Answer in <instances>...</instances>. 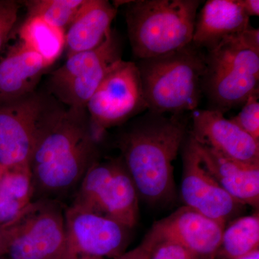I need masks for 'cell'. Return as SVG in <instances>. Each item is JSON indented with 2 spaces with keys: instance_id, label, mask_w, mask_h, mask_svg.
Listing matches in <instances>:
<instances>
[{
  "instance_id": "1",
  "label": "cell",
  "mask_w": 259,
  "mask_h": 259,
  "mask_svg": "<svg viewBox=\"0 0 259 259\" xmlns=\"http://www.w3.org/2000/svg\"><path fill=\"white\" fill-rule=\"evenodd\" d=\"M99 141L87 110L56 107L39 130L29 161L34 200L74 194L98 160Z\"/></svg>"
},
{
  "instance_id": "2",
  "label": "cell",
  "mask_w": 259,
  "mask_h": 259,
  "mask_svg": "<svg viewBox=\"0 0 259 259\" xmlns=\"http://www.w3.org/2000/svg\"><path fill=\"white\" fill-rule=\"evenodd\" d=\"M187 127L183 115L147 110L121 133V158L146 202L161 203L175 197L174 161L187 139Z\"/></svg>"
},
{
  "instance_id": "3",
  "label": "cell",
  "mask_w": 259,
  "mask_h": 259,
  "mask_svg": "<svg viewBox=\"0 0 259 259\" xmlns=\"http://www.w3.org/2000/svg\"><path fill=\"white\" fill-rule=\"evenodd\" d=\"M136 65L148 111L183 115L197 110L203 94L205 54L192 42Z\"/></svg>"
},
{
  "instance_id": "4",
  "label": "cell",
  "mask_w": 259,
  "mask_h": 259,
  "mask_svg": "<svg viewBox=\"0 0 259 259\" xmlns=\"http://www.w3.org/2000/svg\"><path fill=\"white\" fill-rule=\"evenodd\" d=\"M199 0L127 2L125 20L133 54L141 59L165 55L192 42Z\"/></svg>"
},
{
  "instance_id": "5",
  "label": "cell",
  "mask_w": 259,
  "mask_h": 259,
  "mask_svg": "<svg viewBox=\"0 0 259 259\" xmlns=\"http://www.w3.org/2000/svg\"><path fill=\"white\" fill-rule=\"evenodd\" d=\"M205 62L202 91L211 110L224 114L259 94V50L248 44L244 32L207 52Z\"/></svg>"
},
{
  "instance_id": "6",
  "label": "cell",
  "mask_w": 259,
  "mask_h": 259,
  "mask_svg": "<svg viewBox=\"0 0 259 259\" xmlns=\"http://www.w3.org/2000/svg\"><path fill=\"white\" fill-rule=\"evenodd\" d=\"M139 194L122 158L97 160L76 189L70 205L134 228Z\"/></svg>"
},
{
  "instance_id": "7",
  "label": "cell",
  "mask_w": 259,
  "mask_h": 259,
  "mask_svg": "<svg viewBox=\"0 0 259 259\" xmlns=\"http://www.w3.org/2000/svg\"><path fill=\"white\" fill-rule=\"evenodd\" d=\"M64 211L60 201H32L15 221L1 228L5 259H65Z\"/></svg>"
},
{
  "instance_id": "8",
  "label": "cell",
  "mask_w": 259,
  "mask_h": 259,
  "mask_svg": "<svg viewBox=\"0 0 259 259\" xmlns=\"http://www.w3.org/2000/svg\"><path fill=\"white\" fill-rule=\"evenodd\" d=\"M122 60L120 39L111 30L99 47L67 56L49 76V94L68 108L87 110L102 80Z\"/></svg>"
},
{
  "instance_id": "9",
  "label": "cell",
  "mask_w": 259,
  "mask_h": 259,
  "mask_svg": "<svg viewBox=\"0 0 259 259\" xmlns=\"http://www.w3.org/2000/svg\"><path fill=\"white\" fill-rule=\"evenodd\" d=\"M98 139L148 110L136 63L122 60L106 75L86 107Z\"/></svg>"
},
{
  "instance_id": "10",
  "label": "cell",
  "mask_w": 259,
  "mask_h": 259,
  "mask_svg": "<svg viewBox=\"0 0 259 259\" xmlns=\"http://www.w3.org/2000/svg\"><path fill=\"white\" fill-rule=\"evenodd\" d=\"M58 106L37 92L0 103V166H28L39 130Z\"/></svg>"
},
{
  "instance_id": "11",
  "label": "cell",
  "mask_w": 259,
  "mask_h": 259,
  "mask_svg": "<svg viewBox=\"0 0 259 259\" xmlns=\"http://www.w3.org/2000/svg\"><path fill=\"white\" fill-rule=\"evenodd\" d=\"M66 256L117 258L125 252L130 228L74 206L64 211Z\"/></svg>"
},
{
  "instance_id": "12",
  "label": "cell",
  "mask_w": 259,
  "mask_h": 259,
  "mask_svg": "<svg viewBox=\"0 0 259 259\" xmlns=\"http://www.w3.org/2000/svg\"><path fill=\"white\" fill-rule=\"evenodd\" d=\"M182 148L180 191L185 206L226 227L243 205L227 193L204 168L191 134Z\"/></svg>"
},
{
  "instance_id": "13",
  "label": "cell",
  "mask_w": 259,
  "mask_h": 259,
  "mask_svg": "<svg viewBox=\"0 0 259 259\" xmlns=\"http://www.w3.org/2000/svg\"><path fill=\"white\" fill-rule=\"evenodd\" d=\"M224 228L219 223L183 206L155 223L149 233L157 242L177 243L195 259H217Z\"/></svg>"
},
{
  "instance_id": "14",
  "label": "cell",
  "mask_w": 259,
  "mask_h": 259,
  "mask_svg": "<svg viewBox=\"0 0 259 259\" xmlns=\"http://www.w3.org/2000/svg\"><path fill=\"white\" fill-rule=\"evenodd\" d=\"M191 136L199 144L226 157L259 164V142L218 110L192 112Z\"/></svg>"
},
{
  "instance_id": "15",
  "label": "cell",
  "mask_w": 259,
  "mask_h": 259,
  "mask_svg": "<svg viewBox=\"0 0 259 259\" xmlns=\"http://www.w3.org/2000/svg\"><path fill=\"white\" fill-rule=\"evenodd\" d=\"M194 141L204 168L223 190L242 205L258 208L259 164L226 157Z\"/></svg>"
},
{
  "instance_id": "16",
  "label": "cell",
  "mask_w": 259,
  "mask_h": 259,
  "mask_svg": "<svg viewBox=\"0 0 259 259\" xmlns=\"http://www.w3.org/2000/svg\"><path fill=\"white\" fill-rule=\"evenodd\" d=\"M250 26V18L238 0H208L197 13L192 42L209 52Z\"/></svg>"
},
{
  "instance_id": "17",
  "label": "cell",
  "mask_w": 259,
  "mask_h": 259,
  "mask_svg": "<svg viewBox=\"0 0 259 259\" xmlns=\"http://www.w3.org/2000/svg\"><path fill=\"white\" fill-rule=\"evenodd\" d=\"M49 68L41 56L20 40L10 47L0 59V103L35 93Z\"/></svg>"
},
{
  "instance_id": "18",
  "label": "cell",
  "mask_w": 259,
  "mask_h": 259,
  "mask_svg": "<svg viewBox=\"0 0 259 259\" xmlns=\"http://www.w3.org/2000/svg\"><path fill=\"white\" fill-rule=\"evenodd\" d=\"M117 8L107 0H83L65 32L67 56L93 50L111 31Z\"/></svg>"
},
{
  "instance_id": "19",
  "label": "cell",
  "mask_w": 259,
  "mask_h": 259,
  "mask_svg": "<svg viewBox=\"0 0 259 259\" xmlns=\"http://www.w3.org/2000/svg\"><path fill=\"white\" fill-rule=\"evenodd\" d=\"M33 200L29 166L5 170L0 180V228L15 221Z\"/></svg>"
},
{
  "instance_id": "20",
  "label": "cell",
  "mask_w": 259,
  "mask_h": 259,
  "mask_svg": "<svg viewBox=\"0 0 259 259\" xmlns=\"http://www.w3.org/2000/svg\"><path fill=\"white\" fill-rule=\"evenodd\" d=\"M65 32L38 17H27L19 30V40L41 56L50 67L65 49Z\"/></svg>"
},
{
  "instance_id": "21",
  "label": "cell",
  "mask_w": 259,
  "mask_h": 259,
  "mask_svg": "<svg viewBox=\"0 0 259 259\" xmlns=\"http://www.w3.org/2000/svg\"><path fill=\"white\" fill-rule=\"evenodd\" d=\"M259 250L258 212L236 218L223 230L217 258L240 259Z\"/></svg>"
},
{
  "instance_id": "22",
  "label": "cell",
  "mask_w": 259,
  "mask_h": 259,
  "mask_svg": "<svg viewBox=\"0 0 259 259\" xmlns=\"http://www.w3.org/2000/svg\"><path fill=\"white\" fill-rule=\"evenodd\" d=\"M83 0H30L25 1L27 17H38L66 31Z\"/></svg>"
},
{
  "instance_id": "23",
  "label": "cell",
  "mask_w": 259,
  "mask_h": 259,
  "mask_svg": "<svg viewBox=\"0 0 259 259\" xmlns=\"http://www.w3.org/2000/svg\"><path fill=\"white\" fill-rule=\"evenodd\" d=\"M259 94L248 97L241 111L231 120L259 142Z\"/></svg>"
},
{
  "instance_id": "24",
  "label": "cell",
  "mask_w": 259,
  "mask_h": 259,
  "mask_svg": "<svg viewBox=\"0 0 259 259\" xmlns=\"http://www.w3.org/2000/svg\"><path fill=\"white\" fill-rule=\"evenodd\" d=\"M20 3L15 0H0V51L18 21Z\"/></svg>"
},
{
  "instance_id": "25",
  "label": "cell",
  "mask_w": 259,
  "mask_h": 259,
  "mask_svg": "<svg viewBox=\"0 0 259 259\" xmlns=\"http://www.w3.org/2000/svg\"><path fill=\"white\" fill-rule=\"evenodd\" d=\"M151 259H195L188 250L176 243L168 241L157 242Z\"/></svg>"
},
{
  "instance_id": "26",
  "label": "cell",
  "mask_w": 259,
  "mask_h": 259,
  "mask_svg": "<svg viewBox=\"0 0 259 259\" xmlns=\"http://www.w3.org/2000/svg\"><path fill=\"white\" fill-rule=\"evenodd\" d=\"M157 241L148 232L144 239L134 249L125 252L115 259H151V254Z\"/></svg>"
},
{
  "instance_id": "27",
  "label": "cell",
  "mask_w": 259,
  "mask_h": 259,
  "mask_svg": "<svg viewBox=\"0 0 259 259\" xmlns=\"http://www.w3.org/2000/svg\"><path fill=\"white\" fill-rule=\"evenodd\" d=\"M238 3L245 14L249 18L259 16L258 0H238Z\"/></svg>"
},
{
  "instance_id": "28",
  "label": "cell",
  "mask_w": 259,
  "mask_h": 259,
  "mask_svg": "<svg viewBox=\"0 0 259 259\" xmlns=\"http://www.w3.org/2000/svg\"><path fill=\"white\" fill-rule=\"evenodd\" d=\"M5 252H6V243H5L3 232L0 228V259L5 258Z\"/></svg>"
},
{
  "instance_id": "29",
  "label": "cell",
  "mask_w": 259,
  "mask_h": 259,
  "mask_svg": "<svg viewBox=\"0 0 259 259\" xmlns=\"http://www.w3.org/2000/svg\"><path fill=\"white\" fill-rule=\"evenodd\" d=\"M240 259H259V250H255L253 253L245 255V256Z\"/></svg>"
},
{
  "instance_id": "30",
  "label": "cell",
  "mask_w": 259,
  "mask_h": 259,
  "mask_svg": "<svg viewBox=\"0 0 259 259\" xmlns=\"http://www.w3.org/2000/svg\"><path fill=\"white\" fill-rule=\"evenodd\" d=\"M71 259H103V258H95V257L78 256V257H74V258H72Z\"/></svg>"
},
{
  "instance_id": "31",
  "label": "cell",
  "mask_w": 259,
  "mask_h": 259,
  "mask_svg": "<svg viewBox=\"0 0 259 259\" xmlns=\"http://www.w3.org/2000/svg\"><path fill=\"white\" fill-rule=\"evenodd\" d=\"M5 170H6L5 168L0 166V180H1L2 176H3V174H4Z\"/></svg>"
},
{
  "instance_id": "32",
  "label": "cell",
  "mask_w": 259,
  "mask_h": 259,
  "mask_svg": "<svg viewBox=\"0 0 259 259\" xmlns=\"http://www.w3.org/2000/svg\"><path fill=\"white\" fill-rule=\"evenodd\" d=\"M5 259V258H4Z\"/></svg>"
}]
</instances>
